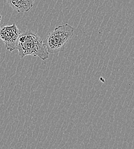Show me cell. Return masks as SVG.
Returning a JSON list of instances; mask_svg holds the SVG:
<instances>
[{
  "instance_id": "3",
  "label": "cell",
  "mask_w": 134,
  "mask_h": 149,
  "mask_svg": "<svg viewBox=\"0 0 134 149\" xmlns=\"http://www.w3.org/2000/svg\"><path fill=\"white\" fill-rule=\"evenodd\" d=\"M21 31L15 23L12 25L3 26L0 28V39L3 42L6 49L13 52L17 49Z\"/></svg>"
},
{
  "instance_id": "4",
  "label": "cell",
  "mask_w": 134,
  "mask_h": 149,
  "mask_svg": "<svg viewBox=\"0 0 134 149\" xmlns=\"http://www.w3.org/2000/svg\"><path fill=\"white\" fill-rule=\"evenodd\" d=\"M9 6L17 12H27L33 6L34 0H7Z\"/></svg>"
},
{
  "instance_id": "5",
  "label": "cell",
  "mask_w": 134,
  "mask_h": 149,
  "mask_svg": "<svg viewBox=\"0 0 134 149\" xmlns=\"http://www.w3.org/2000/svg\"><path fill=\"white\" fill-rule=\"evenodd\" d=\"M1 15L0 14V22H1Z\"/></svg>"
},
{
  "instance_id": "1",
  "label": "cell",
  "mask_w": 134,
  "mask_h": 149,
  "mask_svg": "<svg viewBox=\"0 0 134 149\" xmlns=\"http://www.w3.org/2000/svg\"><path fill=\"white\" fill-rule=\"evenodd\" d=\"M17 49L21 58L30 55L45 60L49 58L50 54L41 38L37 33L31 31H26L21 33Z\"/></svg>"
},
{
  "instance_id": "2",
  "label": "cell",
  "mask_w": 134,
  "mask_h": 149,
  "mask_svg": "<svg viewBox=\"0 0 134 149\" xmlns=\"http://www.w3.org/2000/svg\"><path fill=\"white\" fill-rule=\"evenodd\" d=\"M74 35V28L69 24L59 25L51 32L43 41L49 54H54L64 51L66 44Z\"/></svg>"
}]
</instances>
